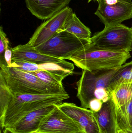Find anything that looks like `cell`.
<instances>
[{"label":"cell","mask_w":132,"mask_h":133,"mask_svg":"<svg viewBox=\"0 0 132 133\" xmlns=\"http://www.w3.org/2000/svg\"><path fill=\"white\" fill-rule=\"evenodd\" d=\"M122 66L92 72L83 70L81 77L76 83L77 97L81 107L88 109L90 102L95 99L104 103L108 101L111 96L108 90L110 81Z\"/></svg>","instance_id":"obj_1"},{"label":"cell","mask_w":132,"mask_h":133,"mask_svg":"<svg viewBox=\"0 0 132 133\" xmlns=\"http://www.w3.org/2000/svg\"><path fill=\"white\" fill-rule=\"evenodd\" d=\"M130 57V52L104 50L90 42L69 60L78 68L92 72L122 66Z\"/></svg>","instance_id":"obj_2"},{"label":"cell","mask_w":132,"mask_h":133,"mask_svg":"<svg viewBox=\"0 0 132 133\" xmlns=\"http://www.w3.org/2000/svg\"><path fill=\"white\" fill-rule=\"evenodd\" d=\"M69 98V95L67 93L53 94H23L14 96L5 114V129L12 125L29 112L53 105H59Z\"/></svg>","instance_id":"obj_3"},{"label":"cell","mask_w":132,"mask_h":133,"mask_svg":"<svg viewBox=\"0 0 132 133\" xmlns=\"http://www.w3.org/2000/svg\"><path fill=\"white\" fill-rule=\"evenodd\" d=\"M1 70L9 88L14 96L23 94H53L67 93L64 88L47 84L28 72L13 67L0 65Z\"/></svg>","instance_id":"obj_4"},{"label":"cell","mask_w":132,"mask_h":133,"mask_svg":"<svg viewBox=\"0 0 132 133\" xmlns=\"http://www.w3.org/2000/svg\"><path fill=\"white\" fill-rule=\"evenodd\" d=\"M90 43L66 31L58 32L35 48L42 54L63 60H69L77 51Z\"/></svg>","instance_id":"obj_5"},{"label":"cell","mask_w":132,"mask_h":133,"mask_svg":"<svg viewBox=\"0 0 132 133\" xmlns=\"http://www.w3.org/2000/svg\"><path fill=\"white\" fill-rule=\"evenodd\" d=\"M91 43L100 48L115 51H132L131 28L120 24L105 26L90 39Z\"/></svg>","instance_id":"obj_6"},{"label":"cell","mask_w":132,"mask_h":133,"mask_svg":"<svg viewBox=\"0 0 132 133\" xmlns=\"http://www.w3.org/2000/svg\"><path fill=\"white\" fill-rule=\"evenodd\" d=\"M95 14L105 26L121 24L132 18L131 0H98Z\"/></svg>","instance_id":"obj_7"},{"label":"cell","mask_w":132,"mask_h":133,"mask_svg":"<svg viewBox=\"0 0 132 133\" xmlns=\"http://www.w3.org/2000/svg\"><path fill=\"white\" fill-rule=\"evenodd\" d=\"M43 133H86L57 105L42 120L38 131Z\"/></svg>","instance_id":"obj_8"},{"label":"cell","mask_w":132,"mask_h":133,"mask_svg":"<svg viewBox=\"0 0 132 133\" xmlns=\"http://www.w3.org/2000/svg\"><path fill=\"white\" fill-rule=\"evenodd\" d=\"M73 12V9L67 6L47 19L36 29L28 43L35 47L52 37L62 29L68 16Z\"/></svg>","instance_id":"obj_9"},{"label":"cell","mask_w":132,"mask_h":133,"mask_svg":"<svg viewBox=\"0 0 132 133\" xmlns=\"http://www.w3.org/2000/svg\"><path fill=\"white\" fill-rule=\"evenodd\" d=\"M57 106L80 125L86 133H100L94 112L91 110L79 107L74 103L63 102Z\"/></svg>","instance_id":"obj_10"},{"label":"cell","mask_w":132,"mask_h":133,"mask_svg":"<svg viewBox=\"0 0 132 133\" xmlns=\"http://www.w3.org/2000/svg\"><path fill=\"white\" fill-rule=\"evenodd\" d=\"M32 15L42 20H47L68 6L71 0H25Z\"/></svg>","instance_id":"obj_11"},{"label":"cell","mask_w":132,"mask_h":133,"mask_svg":"<svg viewBox=\"0 0 132 133\" xmlns=\"http://www.w3.org/2000/svg\"><path fill=\"white\" fill-rule=\"evenodd\" d=\"M56 105H50L29 112L7 129L15 133H32L37 132L42 119L54 109Z\"/></svg>","instance_id":"obj_12"},{"label":"cell","mask_w":132,"mask_h":133,"mask_svg":"<svg viewBox=\"0 0 132 133\" xmlns=\"http://www.w3.org/2000/svg\"><path fill=\"white\" fill-rule=\"evenodd\" d=\"M12 62L24 61L42 64L49 62L60 63L65 60L43 54L27 43L12 48Z\"/></svg>","instance_id":"obj_13"},{"label":"cell","mask_w":132,"mask_h":133,"mask_svg":"<svg viewBox=\"0 0 132 133\" xmlns=\"http://www.w3.org/2000/svg\"><path fill=\"white\" fill-rule=\"evenodd\" d=\"M94 115L100 133H118L116 107L111 95L100 111L94 112Z\"/></svg>","instance_id":"obj_14"},{"label":"cell","mask_w":132,"mask_h":133,"mask_svg":"<svg viewBox=\"0 0 132 133\" xmlns=\"http://www.w3.org/2000/svg\"><path fill=\"white\" fill-rule=\"evenodd\" d=\"M62 31L68 32L83 39L90 40L91 38L90 29L83 24L73 12L68 16L63 28L58 32Z\"/></svg>","instance_id":"obj_15"},{"label":"cell","mask_w":132,"mask_h":133,"mask_svg":"<svg viewBox=\"0 0 132 133\" xmlns=\"http://www.w3.org/2000/svg\"><path fill=\"white\" fill-rule=\"evenodd\" d=\"M38 70L47 71L60 82L68 76L73 74L74 69L73 64L65 61L60 63L49 62L38 64Z\"/></svg>","instance_id":"obj_16"},{"label":"cell","mask_w":132,"mask_h":133,"mask_svg":"<svg viewBox=\"0 0 132 133\" xmlns=\"http://www.w3.org/2000/svg\"><path fill=\"white\" fill-rule=\"evenodd\" d=\"M14 95L8 87L5 79L0 72V127L1 132L4 129V119L9 105Z\"/></svg>","instance_id":"obj_17"},{"label":"cell","mask_w":132,"mask_h":133,"mask_svg":"<svg viewBox=\"0 0 132 133\" xmlns=\"http://www.w3.org/2000/svg\"><path fill=\"white\" fill-rule=\"evenodd\" d=\"M127 83H132L131 62L122 65L112 77L108 86L109 91L111 94L119 86Z\"/></svg>","instance_id":"obj_18"},{"label":"cell","mask_w":132,"mask_h":133,"mask_svg":"<svg viewBox=\"0 0 132 133\" xmlns=\"http://www.w3.org/2000/svg\"><path fill=\"white\" fill-rule=\"evenodd\" d=\"M32 75L39 78L47 84L53 87L64 88L62 82H60L54 77L51 74L43 70H38L34 72H29Z\"/></svg>","instance_id":"obj_19"},{"label":"cell","mask_w":132,"mask_h":133,"mask_svg":"<svg viewBox=\"0 0 132 133\" xmlns=\"http://www.w3.org/2000/svg\"><path fill=\"white\" fill-rule=\"evenodd\" d=\"M118 130H122L128 133H132V99L126 110L123 121L118 127Z\"/></svg>","instance_id":"obj_20"},{"label":"cell","mask_w":132,"mask_h":133,"mask_svg":"<svg viewBox=\"0 0 132 133\" xmlns=\"http://www.w3.org/2000/svg\"><path fill=\"white\" fill-rule=\"evenodd\" d=\"M9 66L28 72L38 70V64L26 62H12Z\"/></svg>","instance_id":"obj_21"},{"label":"cell","mask_w":132,"mask_h":133,"mask_svg":"<svg viewBox=\"0 0 132 133\" xmlns=\"http://www.w3.org/2000/svg\"><path fill=\"white\" fill-rule=\"evenodd\" d=\"M0 65H6L4 58L6 42L8 38L7 35L4 32L2 26L0 27Z\"/></svg>","instance_id":"obj_22"},{"label":"cell","mask_w":132,"mask_h":133,"mask_svg":"<svg viewBox=\"0 0 132 133\" xmlns=\"http://www.w3.org/2000/svg\"><path fill=\"white\" fill-rule=\"evenodd\" d=\"M12 49L8 39L6 42L4 54L5 61L7 66H9L12 63Z\"/></svg>","instance_id":"obj_23"},{"label":"cell","mask_w":132,"mask_h":133,"mask_svg":"<svg viewBox=\"0 0 132 133\" xmlns=\"http://www.w3.org/2000/svg\"><path fill=\"white\" fill-rule=\"evenodd\" d=\"M3 133H15L14 132L12 131L11 130H10L9 129L5 128L3 130Z\"/></svg>","instance_id":"obj_24"},{"label":"cell","mask_w":132,"mask_h":133,"mask_svg":"<svg viewBox=\"0 0 132 133\" xmlns=\"http://www.w3.org/2000/svg\"><path fill=\"white\" fill-rule=\"evenodd\" d=\"M118 133H128L126 131L122 130H118Z\"/></svg>","instance_id":"obj_25"},{"label":"cell","mask_w":132,"mask_h":133,"mask_svg":"<svg viewBox=\"0 0 132 133\" xmlns=\"http://www.w3.org/2000/svg\"><path fill=\"white\" fill-rule=\"evenodd\" d=\"M93 1V0H88V3H89V2H91V1ZM95 1H98V0H95Z\"/></svg>","instance_id":"obj_26"},{"label":"cell","mask_w":132,"mask_h":133,"mask_svg":"<svg viewBox=\"0 0 132 133\" xmlns=\"http://www.w3.org/2000/svg\"><path fill=\"white\" fill-rule=\"evenodd\" d=\"M32 133H41V132H35Z\"/></svg>","instance_id":"obj_27"},{"label":"cell","mask_w":132,"mask_h":133,"mask_svg":"<svg viewBox=\"0 0 132 133\" xmlns=\"http://www.w3.org/2000/svg\"><path fill=\"white\" fill-rule=\"evenodd\" d=\"M131 29H132V27H131ZM131 62H132V61H131Z\"/></svg>","instance_id":"obj_28"}]
</instances>
